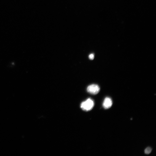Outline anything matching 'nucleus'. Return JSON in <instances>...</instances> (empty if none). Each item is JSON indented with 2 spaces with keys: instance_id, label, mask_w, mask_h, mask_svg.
Segmentation results:
<instances>
[{
  "instance_id": "nucleus-1",
  "label": "nucleus",
  "mask_w": 156,
  "mask_h": 156,
  "mask_svg": "<svg viewBox=\"0 0 156 156\" xmlns=\"http://www.w3.org/2000/svg\"><path fill=\"white\" fill-rule=\"evenodd\" d=\"M94 106V102L90 98L87 99L81 104V108L84 110L86 111L92 109Z\"/></svg>"
},
{
  "instance_id": "nucleus-2",
  "label": "nucleus",
  "mask_w": 156,
  "mask_h": 156,
  "mask_svg": "<svg viewBox=\"0 0 156 156\" xmlns=\"http://www.w3.org/2000/svg\"><path fill=\"white\" fill-rule=\"evenodd\" d=\"M100 89L99 86L96 84H92L89 86L87 89L88 92L93 95L97 94L100 91Z\"/></svg>"
},
{
  "instance_id": "nucleus-3",
  "label": "nucleus",
  "mask_w": 156,
  "mask_h": 156,
  "mask_svg": "<svg viewBox=\"0 0 156 156\" xmlns=\"http://www.w3.org/2000/svg\"><path fill=\"white\" fill-rule=\"evenodd\" d=\"M112 104V102L111 99L108 97L106 98L103 103V106L105 109H108L110 108Z\"/></svg>"
},
{
  "instance_id": "nucleus-4",
  "label": "nucleus",
  "mask_w": 156,
  "mask_h": 156,
  "mask_svg": "<svg viewBox=\"0 0 156 156\" xmlns=\"http://www.w3.org/2000/svg\"><path fill=\"white\" fill-rule=\"evenodd\" d=\"M152 149L150 147H148L146 148L145 150V152L146 154H150L151 151Z\"/></svg>"
},
{
  "instance_id": "nucleus-5",
  "label": "nucleus",
  "mask_w": 156,
  "mask_h": 156,
  "mask_svg": "<svg viewBox=\"0 0 156 156\" xmlns=\"http://www.w3.org/2000/svg\"><path fill=\"white\" fill-rule=\"evenodd\" d=\"M94 58V54H90L89 56V58L90 60H92Z\"/></svg>"
}]
</instances>
